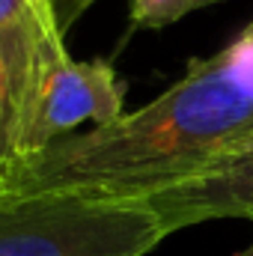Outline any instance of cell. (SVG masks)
Returning a JSON list of instances; mask_svg holds the SVG:
<instances>
[{
    "mask_svg": "<svg viewBox=\"0 0 253 256\" xmlns=\"http://www.w3.org/2000/svg\"><path fill=\"white\" fill-rule=\"evenodd\" d=\"M33 9H45V6H36L33 0H0V30L24 21Z\"/></svg>",
    "mask_w": 253,
    "mask_h": 256,
    "instance_id": "ba28073f",
    "label": "cell"
},
{
    "mask_svg": "<svg viewBox=\"0 0 253 256\" xmlns=\"http://www.w3.org/2000/svg\"><path fill=\"white\" fill-rule=\"evenodd\" d=\"M36 6H45V9H51V0H33Z\"/></svg>",
    "mask_w": 253,
    "mask_h": 256,
    "instance_id": "9c48e42d",
    "label": "cell"
},
{
    "mask_svg": "<svg viewBox=\"0 0 253 256\" xmlns=\"http://www.w3.org/2000/svg\"><path fill=\"white\" fill-rule=\"evenodd\" d=\"M96 0H51V12H54V21H57V30L68 33L74 27V21H80V15L92 6Z\"/></svg>",
    "mask_w": 253,
    "mask_h": 256,
    "instance_id": "52a82bcc",
    "label": "cell"
},
{
    "mask_svg": "<svg viewBox=\"0 0 253 256\" xmlns=\"http://www.w3.org/2000/svg\"><path fill=\"white\" fill-rule=\"evenodd\" d=\"M167 236L143 200L0 191V256H146Z\"/></svg>",
    "mask_w": 253,
    "mask_h": 256,
    "instance_id": "7a4b0ae2",
    "label": "cell"
},
{
    "mask_svg": "<svg viewBox=\"0 0 253 256\" xmlns=\"http://www.w3.org/2000/svg\"><path fill=\"white\" fill-rule=\"evenodd\" d=\"M236 256H253V244L248 248V250H242V254H236Z\"/></svg>",
    "mask_w": 253,
    "mask_h": 256,
    "instance_id": "30bf717a",
    "label": "cell"
},
{
    "mask_svg": "<svg viewBox=\"0 0 253 256\" xmlns=\"http://www.w3.org/2000/svg\"><path fill=\"white\" fill-rule=\"evenodd\" d=\"M250 27H253V24H250Z\"/></svg>",
    "mask_w": 253,
    "mask_h": 256,
    "instance_id": "8fae6325",
    "label": "cell"
},
{
    "mask_svg": "<svg viewBox=\"0 0 253 256\" xmlns=\"http://www.w3.org/2000/svg\"><path fill=\"white\" fill-rule=\"evenodd\" d=\"M126 90L104 60H74L63 45L57 24H45L36 42L30 72L27 110L21 128V167L45 152L51 143L68 137L84 122L108 126L122 116ZM18 176V173H15Z\"/></svg>",
    "mask_w": 253,
    "mask_h": 256,
    "instance_id": "3957f363",
    "label": "cell"
},
{
    "mask_svg": "<svg viewBox=\"0 0 253 256\" xmlns=\"http://www.w3.org/2000/svg\"><path fill=\"white\" fill-rule=\"evenodd\" d=\"M45 24H57L51 9H33L24 21L0 30V191L21 170V128L27 110L36 42Z\"/></svg>",
    "mask_w": 253,
    "mask_h": 256,
    "instance_id": "5b68a950",
    "label": "cell"
},
{
    "mask_svg": "<svg viewBox=\"0 0 253 256\" xmlns=\"http://www.w3.org/2000/svg\"><path fill=\"white\" fill-rule=\"evenodd\" d=\"M253 140V27L182 80L108 126L68 134L30 158L3 188L146 200L214 167Z\"/></svg>",
    "mask_w": 253,
    "mask_h": 256,
    "instance_id": "6da1fadb",
    "label": "cell"
},
{
    "mask_svg": "<svg viewBox=\"0 0 253 256\" xmlns=\"http://www.w3.org/2000/svg\"><path fill=\"white\" fill-rule=\"evenodd\" d=\"M173 236L194 224L242 218L253 220V140L220 158L206 173L143 200Z\"/></svg>",
    "mask_w": 253,
    "mask_h": 256,
    "instance_id": "277c9868",
    "label": "cell"
},
{
    "mask_svg": "<svg viewBox=\"0 0 253 256\" xmlns=\"http://www.w3.org/2000/svg\"><path fill=\"white\" fill-rule=\"evenodd\" d=\"M224 0H131V33L134 30H161L170 27L176 21H182L185 15L214 6Z\"/></svg>",
    "mask_w": 253,
    "mask_h": 256,
    "instance_id": "8992f818",
    "label": "cell"
}]
</instances>
